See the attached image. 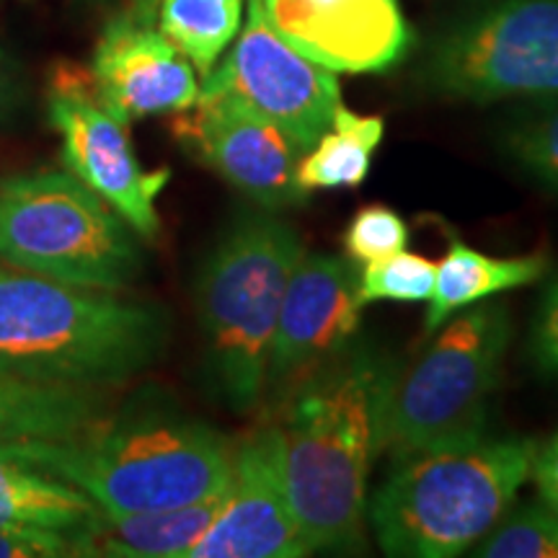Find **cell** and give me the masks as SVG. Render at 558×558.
<instances>
[{
	"mask_svg": "<svg viewBox=\"0 0 558 558\" xmlns=\"http://www.w3.org/2000/svg\"><path fill=\"white\" fill-rule=\"evenodd\" d=\"M422 83L442 99L558 96V0H476L432 37Z\"/></svg>",
	"mask_w": 558,
	"mask_h": 558,
	"instance_id": "ba28073f",
	"label": "cell"
},
{
	"mask_svg": "<svg viewBox=\"0 0 558 558\" xmlns=\"http://www.w3.org/2000/svg\"><path fill=\"white\" fill-rule=\"evenodd\" d=\"M156 5L158 0H132L128 13H132V16L140 21H150V24H156V21H153V16H156Z\"/></svg>",
	"mask_w": 558,
	"mask_h": 558,
	"instance_id": "f546056e",
	"label": "cell"
},
{
	"mask_svg": "<svg viewBox=\"0 0 558 558\" xmlns=\"http://www.w3.org/2000/svg\"><path fill=\"white\" fill-rule=\"evenodd\" d=\"M399 367L383 347L354 341L269 411L292 514L311 550L365 546L369 473L386 448Z\"/></svg>",
	"mask_w": 558,
	"mask_h": 558,
	"instance_id": "6da1fadb",
	"label": "cell"
},
{
	"mask_svg": "<svg viewBox=\"0 0 558 558\" xmlns=\"http://www.w3.org/2000/svg\"><path fill=\"white\" fill-rule=\"evenodd\" d=\"M96 509L78 488L0 450V527L73 533Z\"/></svg>",
	"mask_w": 558,
	"mask_h": 558,
	"instance_id": "d6986e66",
	"label": "cell"
},
{
	"mask_svg": "<svg viewBox=\"0 0 558 558\" xmlns=\"http://www.w3.org/2000/svg\"><path fill=\"white\" fill-rule=\"evenodd\" d=\"M478 558H558V512L546 501L509 507L473 546Z\"/></svg>",
	"mask_w": 558,
	"mask_h": 558,
	"instance_id": "603a6c76",
	"label": "cell"
},
{
	"mask_svg": "<svg viewBox=\"0 0 558 558\" xmlns=\"http://www.w3.org/2000/svg\"><path fill=\"white\" fill-rule=\"evenodd\" d=\"M47 117L60 135L65 169L109 202L140 239H156L160 230L156 202L171 171L143 169L128 124L104 109L90 75L75 65L54 70L47 88Z\"/></svg>",
	"mask_w": 558,
	"mask_h": 558,
	"instance_id": "30bf717a",
	"label": "cell"
},
{
	"mask_svg": "<svg viewBox=\"0 0 558 558\" xmlns=\"http://www.w3.org/2000/svg\"><path fill=\"white\" fill-rule=\"evenodd\" d=\"M435 333L396 375L383 448L390 463L486 429L514 326L507 305L488 298L456 313Z\"/></svg>",
	"mask_w": 558,
	"mask_h": 558,
	"instance_id": "52a82bcc",
	"label": "cell"
},
{
	"mask_svg": "<svg viewBox=\"0 0 558 558\" xmlns=\"http://www.w3.org/2000/svg\"><path fill=\"white\" fill-rule=\"evenodd\" d=\"M535 450V439L492 437L484 429L390 463L367 507L383 554H469L514 505L533 471Z\"/></svg>",
	"mask_w": 558,
	"mask_h": 558,
	"instance_id": "277c9868",
	"label": "cell"
},
{
	"mask_svg": "<svg viewBox=\"0 0 558 558\" xmlns=\"http://www.w3.org/2000/svg\"><path fill=\"white\" fill-rule=\"evenodd\" d=\"M499 148L527 179L558 194V96L514 109L499 130Z\"/></svg>",
	"mask_w": 558,
	"mask_h": 558,
	"instance_id": "7402d4cb",
	"label": "cell"
},
{
	"mask_svg": "<svg viewBox=\"0 0 558 558\" xmlns=\"http://www.w3.org/2000/svg\"><path fill=\"white\" fill-rule=\"evenodd\" d=\"M527 357L541 378L558 383V275L543 290L538 311L530 324Z\"/></svg>",
	"mask_w": 558,
	"mask_h": 558,
	"instance_id": "484cf974",
	"label": "cell"
},
{
	"mask_svg": "<svg viewBox=\"0 0 558 558\" xmlns=\"http://www.w3.org/2000/svg\"><path fill=\"white\" fill-rule=\"evenodd\" d=\"M173 135L192 158L228 181L256 207L282 213L308 202L298 181L303 153L292 140L235 96H207L181 111Z\"/></svg>",
	"mask_w": 558,
	"mask_h": 558,
	"instance_id": "7c38bea8",
	"label": "cell"
},
{
	"mask_svg": "<svg viewBox=\"0 0 558 558\" xmlns=\"http://www.w3.org/2000/svg\"><path fill=\"white\" fill-rule=\"evenodd\" d=\"M111 407L109 388L50 386L0 375V445L68 439Z\"/></svg>",
	"mask_w": 558,
	"mask_h": 558,
	"instance_id": "e0dca14e",
	"label": "cell"
},
{
	"mask_svg": "<svg viewBox=\"0 0 558 558\" xmlns=\"http://www.w3.org/2000/svg\"><path fill=\"white\" fill-rule=\"evenodd\" d=\"M0 450L78 488L104 512L194 505L226 492L233 469V439L156 390L111 407L68 439Z\"/></svg>",
	"mask_w": 558,
	"mask_h": 558,
	"instance_id": "7a4b0ae2",
	"label": "cell"
},
{
	"mask_svg": "<svg viewBox=\"0 0 558 558\" xmlns=\"http://www.w3.org/2000/svg\"><path fill=\"white\" fill-rule=\"evenodd\" d=\"M386 122L373 114H357L344 101L333 111L331 128L298 160L303 190H352L365 184L373 153L380 148Z\"/></svg>",
	"mask_w": 558,
	"mask_h": 558,
	"instance_id": "ffe728a7",
	"label": "cell"
},
{
	"mask_svg": "<svg viewBox=\"0 0 558 558\" xmlns=\"http://www.w3.org/2000/svg\"><path fill=\"white\" fill-rule=\"evenodd\" d=\"M313 550L292 514L275 418L233 439V469L218 518L190 558H300Z\"/></svg>",
	"mask_w": 558,
	"mask_h": 558,
	"instance_id": "4fadbf2b",
	"label": "cell"
},
{
	"mask_svg": "<svg viewBox=\"0 0 558 558\" xmlns=\"http://www.w3.org/2000/svg\"><path fill=\"white\" fill-rule=\"evenodd\" d=\"M538 499L546 501L550 509L558 512V432L550 435L546 442L538 445L533 458V471H530Z\"/></svg>",
	"mask_w": 558,
	"mask_h": 558,
	"instance_id": "83f0119b",
	"label": "cell"
},
{
	"mask_svg": "<svg viewBox=\"0 0 558 558\" xmlns=\"http://www.w3.org/2000/svg\"><path fill=\"white\" fill-rule=\"evenodd\" d=\"M409 241L411 230L407 220L386 205L360 207L344 230L347 259L362 267L399 254L409 246Z\"/></svg>",
	"mask_w": 558,
	"mask_h": 558,
	"instance_id": "d4e9b609",
	"label": "cell"
},
{
	"mask_svg": "<svg viewBox=\"0 0 558 558\" xmlns=\"http://www.w3.org/2000/svg\"><path fill=\"white\" fill-rule=\"evenodd\" d=\"M548 267L550 262L543 251L525 256H488L484 251L471 248L458 235H450L448 254L437 264L424 331L435 333L445 320L481 300L538 282L541 277H546Z\"/></svg>",
	"mask_w": 558,
	"mask_h": 558,
	"instance_id": "ac0fdd59",
	"label": "cell"
},
{
	"mask_svg": "<svg viewBox=\"0 0 558 558\" xmlns=\"http://www.w3.org/2000/svg\"><path fill=\"white\" fill-rule=\"evenodd\" d=\"M73 556L68 533L54 530L0 527V558H68Z\"/></svg>",
	"mask_w": 558,
	"mask_h": 558,
	"instance_id": "4316f807",
	"label": "cell"
},
{
	"mask_svg": "<svg viewBox=\"0 0 558 558\" xmlns=\"http://www.w3.org/2000/svg\"><path fill=\"white\" fill-rule=\"evenodd\" d=\"M235 96L267 117L298 145L311 150L331 128L341 104V86L331 70L316 65L271 29L262 0H248L233 50L205 75L199 99Z\"/></svg>",
	"mask_w": 558,
	"mask_h": 558,
	"instance_id": "9c48e42d",
	"label": "cell"
},
{
	"mask_svg": "<svg viewBox=\"0 0 558 558\" xmlns=\"http://www.w3.org/2000/svg\"><path fill=\"white\" fill-rule=\"evenodd\" d=\"M90 83L122 124L181 114L199 99L197 70L150 21L120 13L104 26L90 60Z\"/></svg>",
	"mask_w": 558,
	"mask_h": 558,
	"instance_id": "9a60e30c",
	"label": "cell"
},
{
	"mask_svg": "<svg viewBox=\"0 0 558 558\" xmlns=\"http://www.w3.org/2000/svg\"><path fill=\"white\" fill-rule=\"evenodd\" d=\"M228 492V488H226ZM226 492L173 509L153 512H104L68 533L73 556L86 558H190L213 520Z\"/></svg>",
	"mask_w": 558,
	"mask_h": 558,
	"instance_id": "2e32d148",
	"label": "cell"
},
{
	"mask_svg": "<svg viewBox=\"0 0 558 558\" xmlns=\"http://www.w3.org/2000/svg\"><path fill=\"white\" fill-rule=\"evenodd\" d=\"M153 21L205 78L239 37L243 0H158Z\"/></svg>",
	"mask_w": 558,
	"mask_h": 558,
	"instance_id": "44dd1931",
	"label": "cell"
},
{
	"mask_svg": "<svg viewBox=\"0 0 558 558\" xmlns=\"http://www.w3.org/2000/svg\"><path fill=\"white\" fill-rule=\"evenodd\" d=\"M262 9L292 50L331 73H386L411 47L399 0H262Z\"/></svg>",
	"mask_w": 558,
	"mask_h": 558,
	"instance_id": "5bb4252c",
	"label": "cell"
},
{
	"mask_svg": "<svg viewBox=\"0 0 558 558\" xmlns=\"http://www.w3.org/2000/svg\"><path fill=\"white\" fill-rule=\"evenodd\" d=\"M303 254L292 222L256 207L228 222L202 264L194 298L207 386L233 414L262 407L277 316Z\"/></svg>",
	"mask_w": 558,
	"mask_h": 558,
	"instance_id": "5b68a950",
	"label": "cell"
},
{
	"mask_svg": "<svg viewBox=\"0 0 558 558\" xmlns=\"http://www.w3.org/2000/svg\"><path fill=\"white\" fill-rule=\"evenodd\" d=\"M26 99L24 70L9 52L0 50V128H5L19 114Z\"/></svg>",
	"mask_w": 558,
	"mask_h": 558,
	"instance_id": "f1b7e54d",
	"label": "cell"
},
{
	"mask_svg": "<svg viewBox=\"0 0 558 558\" xmlns=\"http://www.w3.org/2000/svg\"><path fill=\"white\" fill-rule=\"evenodd\" d=\"M357 264L333 254L300 256L277 316L264 401L275 411L298 386L357 341Z\"/></svg>",
	"mask_w": 558,
	"mask_h": 558,
	"instance_id": "8fae6325",
	"label": "cell"
},
{
	"mask_svg": "<svg viewBox=\"0 0 558 558\" xmlns=\"http://www.w3.org/2000/svg\"><path fill=\"white\" fill-rule=\"evenodd\" d=\"M437 264L427 256L399 251V254L386 256V259L365 264L360 271L357 295L362 305L380 303H429L432 290H435Z\"/></svg>",
	"mask_w": 558,
	"mask_h": 558,
	"instance_id": "cb8c5ba5",
	"label": "cell"
},
{
	"mask_svg": "<svg viewBox=\"0 0 558 558\" xmlns=\"http://www.w3.org/2000/svg\"><path fill=\"white\" fill-rule=\"evenodd\" d=\"M143 259L128 220L68 169L0 179V262L9 267L124 292Z\"/></svg>",
	"mask_w": 558,
	"mask_h": 558,
	"instance_id": "8992f818",
	"label": "cell"
},
{
	"mask_svg": "<svg viewBox=\"0 0 558 558\" xmlns=\"http://www.w3.org/2000/svg\"><path fill=\"white\" fill-rule=\"evenodd\" d=\"M169 341L160 305L0 262V375L114 388L156 365Z\"/></svg>",
	"mask_w": 558,
	"mask_h": 558,
	"instance_id": "3957f363",
	"label": "cell"
}]
</instances>
